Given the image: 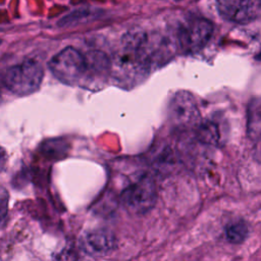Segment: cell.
Listing matches in <instances>:
<instances>
[{"mask_svg": "<svg viewBox=\"0 0 261 261\" xmlns=\"http://www.w3.org/2000/svg\"><path fill=\"white\" fill-rule=\"evenodd\" d=\"M42 65L32 59L8 67L2 74L5 88L18 96H25L36 92L43 80Z\"/></svg>", "mask_w": 261, "mask_h": 261, "instance_id": "obj_1", "label": "cell"}, {"mask_svg": "<svg viewBox=\"0 0 261 261\" xmlns=\"http://www.w3.org/2000/svg\"><path fill=\"white\" fill-rule=\"evenodd\" d=\"M53 75L66 85H76L88 72L86 55L73 47H66L55 54L49 61Z\"/></svg>", "mask_w": 261, "mask_h": 261, "instance_id": "obj_2", "label": "cell"}, {"mask_svg": "<svg viewBox=\"0 0 261 261\" xmlns=\"http://www.w3.org/2000/svg\"><path fill=\"white\" fill-rule=\"evenodd\" d=\"M171 123L181 129L197 128L201 123L200 111L194 96L188 91H178L171 98L168 105Z\"/></svg>", "mask_w": 261, "mask_h": 261, "instance_id": "obj_3", "label": "cell"}, {"mask_svg": "<svg viewBox=\"0 0 261 261\" xmlns=\"http://www.w3.org/2000/svg\"><path fill=\"white\" fill-rule=\"evenodd\" d=\"M156 186L152 178L141 177L121 193V202L132 213L143 214L153 208L156 202Z\"/></svg>", "mask_w": 261, "mask_h": 261, "instance_id": "obj_4", "label": "cell"}, {"mask_svg": "<svg viewBox=\"0 0 261 261\" xmlns=\"http://www.w3.org/2000/svg\"><path fill=\"white\" fill-rule=\"evenodd\" d=\"M213 34V24L205 18L189 20L178 33V43L185 52L193 53L201 50L209 42Z\"/></svg>", "mask_w": 261, "mask_h": 261, "instance_id": "obj_5", "label": "cell"}, {"mask_svg": "<svg viewBox=\"0 0 261 261\" xmlns=\"http://www.w3.org/2000/svg\"><path fill=\"white\" fill-rule=\"evenodd\" d=\"M216 7L222 18L236 23H247L257 16L261 0H216Z\"/></svg>", "mask_w": 261, "mask_h": 261, "instance_id": "obj_6", "label": "cell"}, {"mask_svg": "<svg viewBox=\"0 0 261 261\" xmlns=\"http://www.w3.org/2000/svg\"><path fill=\"white\" fill-rule=\"evenodd\" d=\"M116 241L114 234L105 228H95L86 231L80 238V248L91 257H102L114 250Z\"/></svg>", "mask_w": 261, "mask_h": 261, "instance_id": "obj_7", "label": "cell"}, {"mask_svg": "<svg viewBox=\"0 0 261 261\" xmlns=\"http://www.w3.org/2000/svg\"><path fill=\"white\" fill-rule=\"evenodd\" d=\"M199 140L205 144L213 146H221L225 140L224 123L216 118L206 119L197 127Z\"/></svg>", "mask_w": 261, "mask_h": 261, "instance_id": "obj_8", "label": "cell"}, {"mask_svg": "<svg viewBox=\"0 0 261 261\" xmlns=\"http://www.w3.org/2000/svg\"><path fill=\"white\" fill-rule=\"evenodd\" d=\"M247 129L252 140L261 139V97L254 98L249 104Z\"/></svg>", "mask_w": 261, "mask_h": 261, "instance_id": "obj_9", "label": "cell"}, {"mask_svg": "<svg viewBox=\"0 0 261 261\" xmlns=\"http://www.w3.org/2000/svg\"><path fill=\"white\" fill-rule=\"evenodd\" d=\"M225 236L229 243L240 244L248 236V226L244 221H234L227 225Z\"/></svg>", "mask_w": 261, "mask_h": 261, "instance_id": "obj_10", "label": "cell"}]
</instances>
